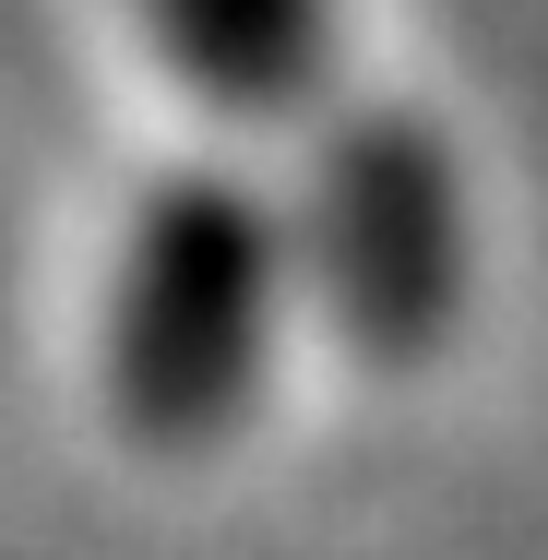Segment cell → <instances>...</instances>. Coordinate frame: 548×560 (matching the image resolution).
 Here are the masks:
<instances>
[{
	"label": "cell",
	"instance_id": "obj_1",
	"mask_svg": "<svg viewBox=\"0 0 548 560\" xmlns=\"http://www.w3.org/2000/svg\"><path fill=\"white\" fill-rule=\"evenodd\" d=\"M299 226L250 167H179L155 179L108 262V323H96V382H108L119 442L143 453H215L263 406L275 323H287Z\"/></svg>",
	"mask_w": 548,
	"mask_h": 560
},
{
	"label": "cell",
	"instance_id": "obj_2",
	"mask_svg": "<svg viewBox=\"0 0 548 560\" xmlns=\"http://www.w3.org/2000/svg\"><path fill=\"white\" fill-rule=\"evenodd\" d=\"M299 262L323 287L334 335L382 370H418L453 311H465V275H477V238H465V167L441 143L430 108H382V96H346L311 131V215H299Z\"/></svg>",
	"mask_w": 548,
	"mask_h": 560
},
{
	"label": "cell",
	"instance_id": "obj_3",
	"mask_svg": "<svg viewBox=\"0 0 548 560\" xmlns=\"http://www.w3.org/2000/svg\"><path fill=\"white\" fill-rule=\"evenodd\" d=\"M155 48L238 119H299L323 131L334 96V0H143Z\"/></svg>",
	"mask_w": 548,
	"mask_h": 560
}]
</instances>
